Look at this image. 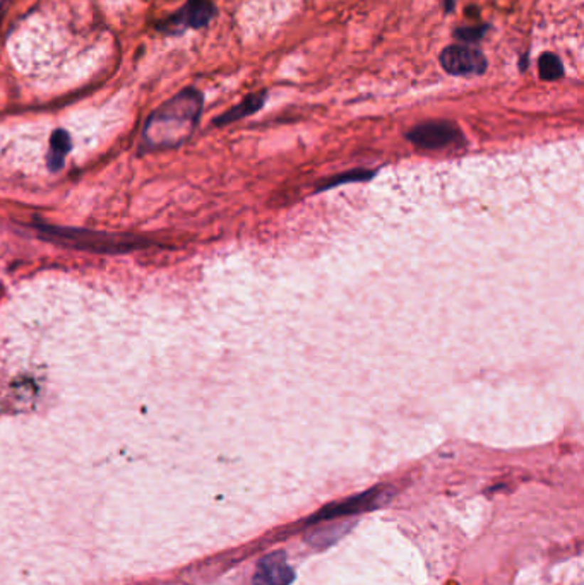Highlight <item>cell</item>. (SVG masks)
Instances as JSON below:
<instances>
[{
    "label": "cell",
    "instance_id": "cell-1",
    "mask_svg": "<svg viewBox=\"0 0 584 585\" xmlns=\"http://www.w3.org/2000/svg\"><path fill=\"white\" fill-rule=\"evenodd\" d=\"M203 110V96L196 90L182 92L151 113L142 132L146 149H165L182 144L194 132Z\"/></svg>",
    "mask_w": 584,
    "mask_h": 585
},
{
    "label": "cell",
    "instance_id": "cell-2",
    "mask_svg": "<svg viewBox=\"0 0 584 585\" xmlns=\"http://www.w3.org/2000/svg\"><path fill=\"white\" fill-rule=\"evenodd\" d=\"M41 235L53 238L62 245L91 250L98 254H120L144 247L146 243L136 237H122V235L102 233V231H87L74 228H53V226H38Z\"/></svg>",
    "mask_w": 584,
    "mask_h": 585
},
{
    "label": "cell",
    "instance_id": "cell-3",
    "mask_svg": "<svg viewBox=\"0 0 584 585\" xmlns=\"http://www.w3.org/2000/svg\"><path fill=\"white\" fill-rule=\"evenodd\" d=\"M216 14V7L211 0H189L186 6L174 16L158 24L159 31L166 35H179L186 29H199L208 26Z\"/></svg>",
    "mask_w": 584,
    "mask_h": 585
},
{
    "label": "cell",
    "instance_id": "cell-4",
    "mask_svg": "<svg viewBox=\"0 0 584 585\" xmlns=\"http://www.w3.org/2000/svg\"><path fill=\"white\" fill-rule=\"evenodd\" d=\"M406 139L420 149H442L463 141V134L452 122L435 120L413 127L406 132Z\"/></svg>",
    "mask_w": 584,
    "mask_h": 585
},
{
    "label": "cell",
    "instance_id": "cell-5",
    "mask_svg": "<svg viewBox=\"0 0 584 585\" xmlns=\"http://www.w3.org/2000/svg\"><path fill=\"white\" fill-rule=\"evenodd\" d=\"M440 65L451 75H480L487 70V58L480 50L464 45H451L442 50Z\"/></svg>",
    "mask_w": 584,
    "mask_h": 585
},
{
    "label": "cell",
    "instance_id": "cell-6",
    "mask_svg": "<svg viewBox=\"0 0 584 585\" xmlns=\"http://www.w3.org/2000/svg\"><path fill=\"white\" fill-rule=\"evenodd\" d=\"M295 579L292 567L288 565L285 553H271L264 557L255 568V585H290Z\"/></svg>",
    "mask_w": 584,
    "mask_h": 585
},
{
    "label": "cell",
    "instance_id": "cell-7",
    "mask_svg": "<svg viewBox=\"0 0 584 585\" xmlns=\"http://www.w3.org/2000/svg\"><path fill=\"white\" fill-rule=\"evenodd\" d=\"M264 101H266V91L254 92V95H249L242 103H238L237 107H233L232 110H228L226 113H223L221 117H218L214 120V125H226V124H233V122L245 119V117L252 115V113L259 112L262 108Z\"/></svg>",
    "mask_w": 584,
    "mask_h": 585
},
{
    "label": "cell",
    "instance_id": "cell-8",
    "mask_svg": "<svg viewBox=\"0 0 584 585\" xmlns=\"http://www.w3.org/2000/svg\"><path fill=\"white\" fill-rule=\"evenodd\" d=\"M379 495H381V491L372 490V491H367V493H363V495L355 496V498L346 500V502H343V503L331 505V507H327L326 510H322L321 513H319V515L314 520H321V519H324V517H326V519H334L336 515H343V513H353V512H359V510H365V508L368 507V503H372L373 500H376Z\"/></svg>",
    "mask_w": 584,
    "mask_h": 585
},
{
    "label": "cell",
    "instance_id": "cell-9",
    "mask_svg": "<svg viewBox=\"0 0 584 585\" xmlns=\"http://www.w3.org/2000/svg\"><path fill=\"white\" fill-rule=\"evenodd\" d=\"M70 151V136L65 130L58 129L52 134L48 151V168L52 171H58L64 165L67 153Z\"/></svg>",
    "mask_w": 584,
    "mask_h": 585
},
{
    "label": "cell",
    "instance_id": "cell-10",
    "mask_svg": "<svg viewBox=\"0 0 584 585\" xmlns=\"http://www.w3.org/2000/svg\"><path fill=\"white\" fill-rule=\"evenodd\" d=\"M538 73L543 81H557L564 75V65H562L561 58L553 53H543L538 58Z\"/></svg>",
    "mask_w": 584,
    "mask_h": 585
},
{
    "label": "cell",
    "instance_id": "cell-11",
    "mask_svg": "<svg viewBox=\"0 0 584 585\" xmlns=\"http://www.w3.org/2000/svg\"><path fill=\"white\" fill-rule=\"evenodd\" d=\"M373 171H368V170H351V171H346V173H341V175H336L333 178L326 180V182H322L319 185L317 192H322V190H329V188H334V187H339V185H344V183H351V182H365V180H371L373 178Z\"/></svg>",
    "mask_w": 584,
    "mask_h": 585
},
{
    "label": "cell",
    "instance_id": "cell-12",
    "mask_svg": "<svg viewBox=\"0 0 584 585\" xmlns=\"http://www.w3.org/2000/svg\"><path fill=\"white\" fill-rule=\"evenodd\" d=\"M487 31H489V26L457 28L455 31V38L456 40L464 41V43H474V41H480Z\"/></svg>",
    "mask_w": 584,
    "mask_h": 585
},
{
    "label": "cell",
    "instance_id": "cell-13",
    "mask_svg": "<svg viewBox=\"0 0 584 585\" xmlns=\"http://www.w3.org/2000/svg\"><path fill=\"white\" fill-rule=\"evenodd\" d=\"M455 7V0H445V11H452Z\"/></svg>",
    "mask_w": 584,
    "mask_h": 585
}]
</instances>
